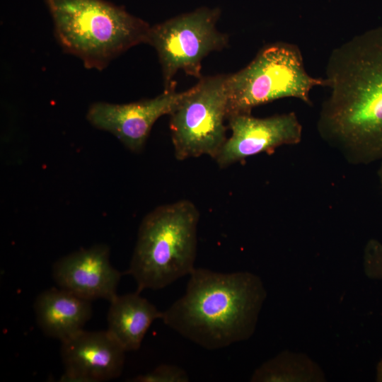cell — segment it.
<instances>
[{
    "label": "cell",
    "mask_w": 382,
    "mask_h": 382,
    "mask_svg": "<svg viewBox=\"0 0 382 382\" xmlns=\"http://www.w3.org/2000/svg\"><path fill=\"white\" fill-rule=\"evenodd\" d=\"M187 93L164 90L158 96L125 104L93 103L88 110V121L96 128L108 132L127 149L140 151L156 120L170 115Z\"/></svg>",
    "instance_id": "ba28073f"
},
{
    "label": "cell",
    "mask_w": 382,
    "mask_h": 382,
    "mask_svg": "<svg viewBox=\"0 0 382 382\" xmlns=\"http://www.w3.org/2000/svg\"><path fill=\"white\" fill-rule=\"evenodd\" d=\"M376 370V380L382 381V360L378 364Z\"/></svg>",
    "instance_id": "e0dca14e"
},
{
    "label": "cell",
    "mask_w": 382,
    "mask_h": 382,
    "mask_svg": "<svg viewBox=\"0 0 382 382\" xmlns=\"http://www.w3.org/2000/svg\"><path fill=\"white\" fill-rule=\"evenodd\" d=\"M231 136L214 160L226 168L261 153H271L284 145H295L302 139V125L294 112L260 118L239 115L227 120Z\"/></svg>",
    "instance_id": "9c48e42d"
},
{
    "label": "cell",
    "mask_w": 382,
    "mask_h": 382,
    "mask_svg": "<svg viewBox=\"0 0 382 382\" xmlns=\"http://www.w3.org/2000/svg\"><path fill=\"white\" fill-rule=\"evenodd\" d=\"M110 303L107 330L126 352L138 350L149 328L161 318L163 311L137 291L117 294Z\"/></svg>",
    "instance_id": "4fadbf2b"
},
{
    "label": "cell",
    "mask_w": 382,
    "mask_h": 382,
    "mask_svg": "<svg viewBox=\"0 0 382 382\" xmlns=\"http://www.w3.org/2000/svg\"><path fill=\"white\" fill-rule=\"evenodd\" d=\"M330 93L317 122L321 138L352 164L382 159V25L335 48L325 69Z\"/></svg>",
    "instance_id": "6da1fadb"
},
{
    "label": "cell",
    "mask_w": 382,
    "mask_h": 382,
    "mask_svg": "<svg viewBox=\"0 0 382 382\" xmlns=\"http://www.w3.org/2000/svg\"><path fill=\"white\" fill-rule=\"evenodd\" d=\"M227 74L202 76L170 115L175 158H215L227 139Z\"/></svg>",
    "instance_id": "8992f818"
},
{
    "label": "cell",
    "mask_w": 382,
    "mask_h": 382,
    "mask_svg": "<svg viewBox=\"0 0 382 382\" xmlns=\"http://www.w3.org/2000/svg\"><path fill=\"white\" fill-rule=\"evenodd\" d=\"M322 375L321 371L309 359L284 352L263 363L254 371L250 381H321Z\"/></svg>",
    "instance_id": "5bb4252c"
},
{
    "label": "cell",
    "mask_w": 382,
    "mask_h": 382,
    "mask_svg": "<svg viewBox=\"0 0 382 382\" xmlns=\"http://www.w3.org/2000/svg\"><path fill=\"white\" fill-rule=\"evenodd\" d=\"M34 311L40 330L60 342L83 330L93 313L91 301L59 287L39 294Z\"/></svg>",
    "instance_id": "7c38bea8"
},
{
    "label": "cell",
    "mask_w": 382,
    "mask_h": 382,
    "mask_svg": "<svg viewBox=\"0 0 382 382\" xmlns=\"http://www.w3.org/2000/svg\"><path fill=\"white\" fill-rule=\"evenodd\" d=\"M266 296L260 278L251 272L195 267L184 294L161 319L197 345L220 349L253 335Z\"/></svg>",
    "instance_id": "7a4b0ae2"
},
{
    "label": "cell",
    "mask_w": 382,
    "mask_h": 382,
    "mask_svg": "<svg viewBox=\"0 0 382 382\" xmlns=\"http://www.w3.org/2000/svg\"><path fill=\"white\" fill-rule=\"evenodd\" d=\"M377 175L382 190V159L380 161V166L378 170Z\"/></svg>",
    "instance_id": "ac0fdd59"
},
{
    "label": "cell",
    "mask_w": 382,
    "mask_h": 382,
    "mask_svg": "<svg viewBox=\"0 0 382 382\" xmlns=\"http://www.w3.org/2000/svg\"><path fill=\"white\" fill-rule=\"evenodd\" d=\"M122 272L110 261V248L98 244L66 255L53 265L58 287L93 301H112L117 295Z\"/></svg>",
    "instance_id": "8fae6325"
},
{
    "label": "cell",
    "mask_w": 382,
    "mask_h": 382,
    "mask_svg": "<svg viewBox=\"0 0 382 382\" xmlns=\"http://www.w3.org/2000/svg\"><path fill=\"white\" fill-rule=\"evenodd\" d=\"M134 382H188L187 373L181 367L169 364H163L152 371L138 375L132 380Z\"/></svg>",
    "instance_id": "9a60e30c"
},
{
    "label": "cell",
    "mask_w": 382,
    "mask_h": 382,
    "mask_svg": "<svg viewBox=\"0 0 382 382\" xmlns=\"http://www.w3.org/2000/svg\"><path fill=\"white\" fill-rule=\"evenodd\" d=\"M199 219L197 208L186 199L160 206L145 216L126 272L135 280L137 292L163 289L192 273Z\"/></svg>",
    "instance_id": "277c9868"
},
{
    "label": "cell",
    "mask_w": 382,
    "mask_h": 382,
    "mask_svg": "<svg viewBox=\"0 0 382 382\" xmlns=\"http://www.w3.org/2000/svg\"><path fill=\"white\" fill-rule=\"evenodd\" d=\"M327 85L325 78L308 74L296 45L268 44L244 68L227 74V120L250 115L255 107L284 98H294L312 105L311 91Z\"/></svg>",
    "instance_id": "5b68a950"
},
{
    "label": "cell",
    "mask_w": 382,
    "mask_h": 382,
    "mask_svg": "<svg viewBox=\"0 0 382 382\" xmlns=\"http://www.w3.org/2000/svg\"><path fill=\"white\" fill-rule=\"evenodd\" d=\"M55 38L87 69L101 71L132 47L147 43L151 25L105 0H45Z\"/></svg>",
    "instance_id": "3957f363"
},
{
    "label": "cell",
    "mask_w": 382,
    "mask_h": 382,
    "mask_svg": "<svg viewBox=\"0 0 382 382\" xmlns=\"http://www.w3.org/2000/svg\"><path fill=\"white\" fill-rule=\"evenodd\" d=\"M220 15L219 8L199 7L151 26L147 43L157 52L164 90L175 89L180 70L199 79L202 60L227 46L228 35L216 27Z\"/></svg>",
    "instance_id": "52a82bcc"
},
{
    "label": "cell",
    "mask_w": 382,
    "mask_h": 382,
    "mask_svg": "<svg viewBox=\"0 0 382 382\" xmlns=\"http://www.w3.org/2000/svg\"><path fill=\"white\" fill-rule=\"evenodd\" d=\"M375 274L376 278L382 279V254L380 255L376 262Z\"/></svg>",
    "instance_id": "2e32d148"
},
{
    "label": "cell",
    "mask_w": 382,
    "mask_h": 382,
    "mask_svg": "<svg viewBox=\"0 0 382 382\" xmlns=\"http://www.w3.org/2000/svg\"><path fill=\"white\" fill-rule=\"evenodd\" d=\"M126 350L106 330H82L61 342L64 371L61 381L100 382L118 378Z\"/></svg>",
    "instance_id": "30bf717a"
}]
</instances>
